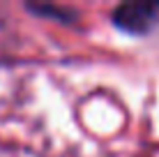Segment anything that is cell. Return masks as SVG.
I'll return each mask as SVG.
<instances>
[{
    "label": "cell",
    "instance_id": "cell-1",
    "mask_svg": "<svg viewBox=\"0 0 159 157\" xmlns=\"http://www.w3.org/2000/svg\"><path fill=\"white\" fill-rule=\"evenodd\" d=\"M111 21L118 30L127 32V35H150L159 25V0L118 5L111 14Z\"/></svg>",
    "mask_w": 159,
    "mask_h": 157
}]
</instances>
